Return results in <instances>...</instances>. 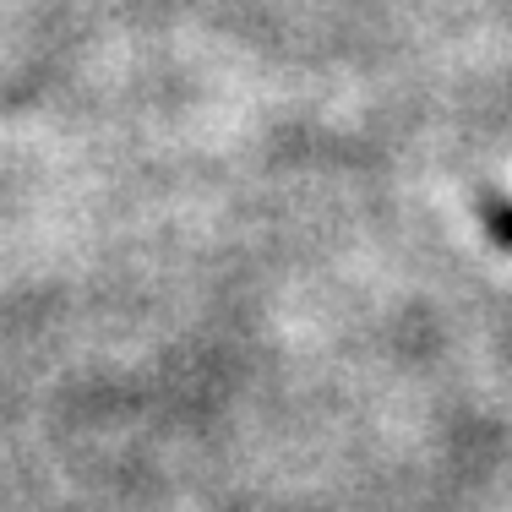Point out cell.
Instances as JSON below:
<instances>
[{
    "label": "cell",
    "mask_w": 512,
    "mask_h": 512,
    "mask_svg": "<svg viewBox=\"0 0 512 512\" xmlns=\"http://www.w3.org/2000/svg\"><path fill=\"white\" fill-rule=\"evenodd\" d=\"M496 235H502V240H512V213H507V218H496Z\"/></svg>",
    "instance_id": "cell-1"
}]
</instances>
